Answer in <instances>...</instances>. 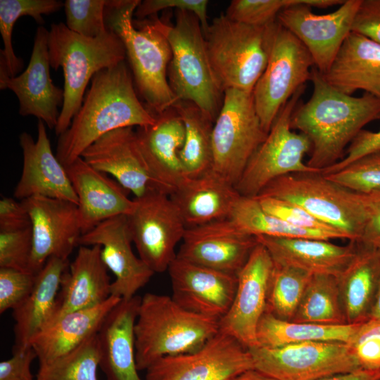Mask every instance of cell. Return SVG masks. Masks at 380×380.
Listing matches in <instances>:
<instances>
[{
    "mask_svg": "<svg viewBox=\"0 0 380 380\" xmlns=\"http://www.w3.org/2000/svg\"><path fill=\"white\" fill-rule=\"evenodd\" d=\"M300 3V0H233L224 14L238 23L265 26L275 22L286 8Z\"/></svg>",
    "mask_w": 380,
    "mask_h": 380,
    "instance_id": "obj_44",
    "label": "cell"
},
{
    "mask_svg": "<svg viewBox=\"0 0 380 380\" xmlns=\"http://www.w3.org/2000/svg\"><path fill=\"white\" fill-rule=\"evenodd\" d=\"M229 380H277L255 368L246 370Z\"/></svg>",
    "mask_w": 380,
    "mask_h": 380,
    "instance_id": "obj_55",
    "label": "cell"
},
{
    "mask_svg": "<svg viewBox=\"0 0 380 380\" xmlns=\"http://www.w3.org/2000/svg\"><path fill=\"white\" fill-rule=\"evenodd\" d=\"M34 141L27 132L19 136L23 151L22 173L14 191L15 198L23 201L44 196L78 204V198L65 167L53 154L45 123L38 120Z\"/></svg>",
    "mask_w": 380,
    "mask_h": 380,
    "instance_id": "obj_22",
    "label": "cell"
},
{
    "mask_svg": "<svg viewBox=\"0 0 380 380\" xmlns=\"http://www.w3.org/2000/svg\"><path fill=\"white\" fill-rule=\"evenodd\" d=\"M64 7L58 0H0V32L4 43L1 49L0 65L10 77H15L21 70L23 61L15 56L12 44L14 24L21 16L29 15L40 24L42 15H49Z\"/></svg>",
    "mask_w": 380,
    "mask_h": 380,
    "instance_id": "obj_38",
    "label": "cell"
},
{
    "mask_svg": "<svg viewBox=\"0 0 380 380\" xmlns=\"http://www.w3.org/2000/svg\"><path fill=\"white\" fill-rule=\"evenodd\" d=\"M267 136L253 92L225 89L213 129L212 170L235 186Z\"/></svg>",
    "mask_w": 380,
    "mask_h": 380,
    "instance_id": "obj_10",
    "label": "cell"
},
{
    "mask_svg": "<svg viewBox=\"0 0 380 380\" xmlns=\"http://www.w3.org/2000/svg\"><path fill=\"white\" fill-rule=\"evenodd\" d=\"M360 324L331 325L297 322L282 320L265 312L257 327L256 340L258 346L267 348L310 341L348 343Z\"/></svg>",
    "mask_w": 380,
    "mask_h": 380,
    "instance_id": "obj_34",
    "label": "cell"
},
{
    "mask_svg": "<svg viewBox=\"0 0 380 380\" xmlns=\"http://www.w3.org/2000/svg\"><path fill=\"white\" fill-rule=\"evenodd\" d=\"M172 298L182 308L220 321L229 311L237 276L176 257L167 270Z\"/></svg>",
    "mask_w": 380,
    "mask_h": 380,
    "instance_id": "obj_19",
    "label": "cell"
},
{
    "mask_svg": "<svg viewBox=\"0 0 380 380\" xmlns=\"http://www.w3.org/2000/svg\"><path fill=\"white\" fill-rule=\"evenodd\" d=\"M50 65L61 68L64 98L55 133L60 136L69 127L80 110L90 80L98 72L113 68L126 58L124 44L110 28L89 38L77 34L63 23H53L48 34Z\"/></svg>",
    "mask_w": 380,
    "mask_h": 380,
    "instance_id": "obj_3",
    "label": "cell"
},
{
    "mask_svg": "<svg viewBox=\"0 0 380 380\" xmlns=\"http://www.w3.org/2000/svg\"><path fill=\"white\" fill-rule=\"evenodd\" d=\"M99 358L96 333L65 355L39 364L34 380H99Z\"/></svg>",
    "mask_w": 380,
    "mask_h": 380,
    "instance_id": "obj_40",
    "label": "cell"
},
{
    "mask_svg": "<svg viewBox=\"0 0 380 380\" xmlns=\"http://www.w3.org/2000/svg\"><path fill=\"white\" fill-rule=\"evenodd\" d=\"M151 23L170 44L172 58L167 77L177 99L195 103L215 122L224 91L210 65L198 18L191 12L176 10L174 24L158 18Z\"/></svg>",
    "mask_w": 380,
    "mask_h": 380,
    "instance_id": "obj_5",
    "label": "cell"
},
{
    "mask_svg": "<svg viewBox=\"0 0 380 380\" xmlns=\"http://www.w3.org/2000/svg\"><path fill=\"white\" fill-rule=\"evenodd\" d=\"M36 275L30 272L0 267V313L16 308L29 295Z\"/></svg>",
    "mask_w": 380,
    "mask_h": 380,
    "instance_id": "obj_47",
    "label": "cell"
},
{
    "mask_svg": "<svg viewBox=\"0 0 380 380\" xmlns=\"http://www.w3.org/2000/svg\"><path fill=\"white\" fill-rule=\"evenodd\" d=\"M378 380H380V379H378Z\"/></svg>",
    "mask_w": 380,
    "mask_h": 380,
    "instance_id": "obj_58",
    "label": "cell"
},
{
    "mask_svg": "<svg viewBox=\"0 0 380 380\" xmlns=\"http://www.w3.org/2000/svg\"><path fill=\"white\" fill-rule=\"evenodd\" d=\"M227 219L241 232L253 236L331 240L323 233L293 227L267 213L255 198L241 196Z\"/></svg>",
    "mask_w": 380,
    "mask_h": 380,
    "instance_id": "obj_37",
    "label": "cell"
},
{
    "mask_svg": "<svg viewBox=\"0 0 380 380\" xmlns=\"http://www.w3.org/2000/svg\"><path fill=\"white\" fill-rule=\"evenodd\" d=\"M348 345L360 369L380 370V321L362 322Z\"/></svg>",
    "mask_w": 380,
    "mask_h": 380,
    "instance_id": "obj_45",
    "label": "cell"
},
{
    "mask_svg": "<svg viewBox=\"0 0 380 380\" xmlns=\"http://www.w3.org/2000/svg\"><path fill=\"white\" fill-rule=\"evenodd\" d=\"M255 198L265 211L293 227L323 233L330 239H346L341 232L319 220L298 205L270 196Z\"/></svg>",
    "mask_w": 380,
    "mask_h": 380,
    "instance_id": "obj_43",
    "label": "cell"
},
{
    "mask_svg": "<svg viewBox=\"0 0 380 380\" xmlns=\"http://www.w3.org/2000/svg\"><path fill=\"white\" fill-rule=\"evenodd\" d=\"M376 248V251H377V253L380 259V244L378 245Z\"/></svg>",
    "mask_w": 380,
    "mask_h": 380,
    "instance_id": "obj_57",
    "label": "cell"
},
{
    "mask_svg": "<svg viewBox=\"0 0 380 380\" xmlns=\"http://www.w3.org/2000/svg\"><path fill=\"white\" fill-rule=\"evenodd\" d=\"M362 0H346L330 13L318 15L311 9V0L282 10L278 23L295 35L310 53L315 67L324 74L352 32L353 21Z\"/></svg>",
    "mask_w": 380,
    "mask_h": 380,
    "instance_id": "obj_15",
    "label": "cell"
},
{
    "mask_svg": "<svg viewBox=\"0 0 380 380\" xmlns=\"http://www.w3.org/2000/svg\"><path fill=\"white\" fill-rule=\"evenodd\" d=\"M369 319L380 321V281L369 310L367 320Z\"/></svg>",
    "mask_w": 380,
    "mask_h": 380,
    "instance_id": "obj_56",
    "label": "cell"
},
{
    "mask_svg": "<svg viewBox=\"0 0 380 380\" xmlns=\"http://www.w3.org/2000/svg\"><path fill=\"white\" fill-rule=\"evenodd\" d=\"M378 151H380V129L372 132L363 129L349 144L344 157L336 164L324 169L322 174L338 172L356 160Z\"/></svg>",
    "mask_w": 380,
    "mask_h": 380,
    "instance_id": "obj_49",
    "label": "cell"
},
{
    "mask_svg": "<svg viewBox=\"0 0 380 380\" xmlns=\"http://www.w3.org/2000/svg\"><path fill=\"white\" fill-rule=\"evenodd\" d=\"M207 0H144L135 10L134 14L139 19L155 15L158 12L176 8V10L186 11L195 14L199 19L203 31L205 30L208 23Z\"/></svg>",
    "mask_w": 380,
    "mask_h": 380,
    "instance_id": "obj_48",
    "label": "cell"
},
{
    "mask_svg": "<svg viewBox=\"0 0 380 380\" xmlns=\"http://www.w3.org/2000/svg\"><path fill=\"white\" fill-rule=\"evenodd\" d=\"M186 228L229 218L241 197L235 186L212 170L185 177L170 195Z\"/></svg>",
    "mask_w": 380,
    "mask_h": 380,
    "instance_id": "obj_28",
    "label": "cell"
},
{
    "mask_svg": "<svg viewBox=\"0 0 380 380\" xmlns=\"http://www.w3.org/2000/svg\"><path fill=\"white\" fill-rule=\"evenodd\" d=\"M127 0H66L64 10L66 26L72 32L96 38L108 30L106 8L123 6Z\"/></svg>",
    "mask_w": 380,
    "mask_h": 380,
    "instance_id": "obj_41",
    "label": "cell"
},
{
    "mask_svg": "<svg viewBox=\"0 0 380 380\" xmlns=\"http://www.w3.org/2000/svg\"><path fill=\"white\" fill-rule=\"evenodd\" d=\"M258 196L274 197L298 205L341 232L350 241L361 240L367 224L361 194L341 186L322 173H293L279 177L268 184Z\"/></svg>",
    "mask_w": 380,
    "mask_h": 380,
    "instance_id": "obj_8",
    "label": "cell"
},
{
    "mask_svg": "<svg viewBox=\"0 0 380 380\" xmlns=\"http://www.w3.org/2000/svg\"><path fill=\"white\" fill-rule=\"evenodd\" d=\"M155 115L154 124L137 127V141L158 189L170 196L186 177L179 158L184 126L172 107Z\"/></svg>",
    "mask_w": 380,
    "mask_h": 380,
    "instance_id": "obj_24",
    "label": "cell"
},
{
    "mask_svg": "<svg viewBox=\"0 0 380 380\" xmlns=\"http://www.w3.org/2000/svg\"><path fill=\"white\" fill-rule=\"evenodd\" d=\"M291 321L320 324H346L337 277L312 274Z\"/></svg>",
    "mask_w": 380,
    "mask_h": 380,
    "instance_id": "obj_36",
    "label": "cell"
},
{
    "mask_svg": "<svg viewBox=\"0 0 380 380\" xmlns=\"http://www.w3.org/2000/svg\"><path fill=\"white\" fill-rule=\"evenodd\" d=\"M274 261L258 243L237 275L232 304L219 322V330L236 339L247 349L258 346L256 330L265 312Z\"/></svg>",
    "mask_w": 380,
    "mask_h": 380,
    "instance_id": "obj_17",
    "label": "cell"
},
{
    "mask_svg": "<svg viewBox=\"0 0 380 380\" xmlns=\"http://www.w3.org/2000/svg\"><path fill=\"white\" fill-rule=\"evenodd\" d=\"M184 126L179 158L186 177H198L212 170V136L215 120L195 103L178 100L172 106Z\"/></svg>",
    "mask_w": 380,
    "mask_h": 380,
    "instance_id": "obj_35",
    "label": "cell"
},
{
    "mask_svg": "<svg viewBox=\"0 0 380 380\" xmlns=\"http://www.w3.org/2000/svg\"><path fill=\"white\" fill-rule=\"evenodd\" d=\"M48 34L43 25L37 27L28 65L20 75L10 77L0 65V89H9L15 93L20 115H33L49 129H55L64 92L51 78Z\"/></svg>",
    "mask_w": 380,
    "mask_h": 380,
    "instance_id": "obj_18",
    "label": "cell"
},
{
    "mask_svg": "<svg viewBox=\"0 0 380 380\" xmlns=\"http://www.w3.org/2000/svg\"><path fill=\"white\" fill-rule=\"evenodd\" d=\"M81 158L96 170L110 175L135 198L153 190L160 191L139 151L133 127L106 133L89 146Z\"/></svg>",
    "mask_w": 380,
    "mask_h": 380,
    "instance_id": "obj_23",
    "label": "cell"
},
{
    "mask_svg": "<svg viewBox=\"0 0 380 380\" xmlns=\"http://www.w3.org/2000/svg\"><path fill=\"white\" fill-rule=\"evenodd\" d=\"M310 81L312 94L296 106L291 124L311 141L307 165L322 172L344 157L346 148L364 126L380 120V98L368 93L357 97L342 93L327 83L315 67Z\"/></svg>",
    "mask_w": 380,
    "mask_h": 380,
    "instance_id": "obj_1",
    "label": "cell"
},
{
    "mask_svg": "<svg viewBox=\"0 0 380 380\" xmlns=\"http://www.w3.org/2000/svg\"><path fill=\"white\" fill-rule=\"evenodd\" d=\"M380 370H367L359 369L353 372L326 376L318 380H378Z\"/></svg>",
    "mask_w": 380,
    "mask_h": 380,
    "instance_id": "obj_54",
    "label": "cell"
},
{
    "mask_svg": "<svg viewBox=\"0 0 380 380\" xmlns=\"http://www.w3.org/2000/svg\"><path fill=\"white\" fill-rule=\"evenodd\" d=\"M273 261L279 265L298 268L312 274H326L338 277L356 255L357 242L346 246L330 240L309 238L255 236Z\"/></svg>",
    "mask_w": 380,
    "mask_h": 380,
    "instance_id": "obj_29",
    "label": "cell"
},
{
    "mask_svg": "<svg viewBox=\"0 0 380 380\" xmlns=\"http://www.w3.org/2000/svg\"><path fill=\"white\" fill-rule=\"evenodd\" d=\"M101 253L99 245L80 246L62 275L51 323L67 313L100 305L111 296L112 281Z\"/></svg>",
    "mask_w": 380,
    "mask_h": 380,
    "instance_id": "obj_26",
    "label": "cell"
},
{
    "mask_svg": "<svg viewBox=\"0 0 380 380\" xmlns=\"http://www.w3.org/2000/svg\"><path fill=\"white\" fill-rule=\"evenodd\" d=\"M128 215L132 242L139 258L155 273L168 270L186 227L170 196L153 190L140 198Z\"/></svg>",
    "mask_w": 380,
    "mask_h": 380,
    "instance_id": "obj_12",
    "label": "cell"
},
{
    "mask_svg": "<svg viewBox=\"0 0 380 380\" xmlns=\"http://www.w3.org/2000/svg\"><path fill=\"white\" fill-rule=\"evenodd\" d=\"M277 20L265 26L233 21L220 15L203 31L210 65L223 91L253 90L263 73Z\"/></svg>",
    "mask_w": 380,
    "mask_h": 380,
    "instance_id": "obj_7",
    "label": "cell"
},
{
    "mask_svg": "<svg viewBox=\"0 0 380 380\" xmlns=\"http://www.w3.org/2000/svg\"><path fill=\"white\" fill-rule=\"evenodd\" d=\"M324 176L358 194L380 191V151L367 154L341 170Z\"/></svg>",
    "mask_w": 380,
    "mask_h": 380,
    "instance_id": "obj_42",
    "label": "cell"
},
{
    "mask_svg": "<svg viewBox=\"0 0 380 380\" xmlns=\"http://www.w3.org/2000/svg\"><path fill=\"white\" fill-rule=\"evenodd\" d=\"M32 248L31 227L0 232V267L30 272Z\"/></svg>",
    "mask_w": 380,
    "mask_h": 380,
    "instance_id": "obj_46",
    "label": "cell"
},
{
    "mask_svg": "<svg viewBox=\"0 0 380 380\" xmlns=\"http://www.w3.org/2000/svg\"><path fill=\"white\" fill-rule=\"evenodd\" d=\"M336 277L347 323L367 321L380 281L376 248L357 242L355 256Z\"/></svg>",
    "mask_w": 380,
    "mask_h": 380,
    "instance_id": "obj_33",
    "label": "cell"
},
{
    "mask_svg": "<svg viewBox=\"0 0 380 380\" xmlns=\"http://www.w3.org/2000/svg\"><path fill=\"white\" fill-rule=\"evenodd\" d=\"M141 297L121 299L98 333L99 367L106 380H141L136 361L134 324Z\"/></svg>",
    "mask_w": 380,
    "mask_h": 380,
    "instance_id": "obj_27",
    "label": "cell"
},
{
    "mask_svg": "<svg viewBox=\"0 0 380 380\" xmlns=\"http://www.w3.org/2000/svg\"><path fill=\"white\" fill-rule=\"evenodd\" d=\"M37 358L34 350L30 347L0 362V380H34L31 365Z\"/></svg>",
    "mask_w": 380,
    "mask_h": 380,
    "instance_id": "obj_51",
    "label": "cell"
},
{
    "mask_svg": "<svg viewBox=\"0 0 380 380\" xmlns=\"http://www.w3.org/2000/svg\"><path fill=\"white\" fill-rule=\"evenodd\" d=\"M254 368L277 380H318L360 369L348 343L310 341L248 349Z\"/></svg>",
    "mask_w": 380,
    "mask_h": 380,
    "instance_id": "obj_13",
    "label": "cell"
},
{
    "mask_svg": "<svg viewBox=\"0 0 380 380\" xmlns=\"http://www.w3.org/2000/svg\"><path fill=\"white\" fill-rule=\"evenodd\" d=\"M312 275L304 270L274 262L265 312L278 319L291 321Z\"/></svg>",
    "mask_w": 380,
    "mask_h": 380,
    "instance_id": "obj_39",
    "label": "cell"
},
{
    "mask_svg": "<svg viewBox=\"0 0 380 380\" xmlns=\"http://www.w3.org/2000/svg\"><path fill=\"white\" fill-rule=\"evenodd\" d=\"M305 86L282 107L265 141L251 158L235 188L242 196L255 198L274 179L293 173H322L303 162L312 144L303 133L292 131L291 117Z\"/></svg>",
    "mask_w": 380,
    "mask_h": 380,
    "instance_id": "obj_9",
    "label": "cell"
},
{
    "mask_svg": "<svg viewBox=\"0 0 380 380\" xmlns=\"http://www.w3.org/2000/svg\"><path fill=\"white\" fill-rule=\"evenodd\" d=\"M314 66L303 44L277 20L267 66L253 90L256 111L267 134L285 103L310 80Z\"/></svg>",
    "mask_w": 380,
    "mask_h": 380,
    "instance_id": "obj_11",
    "label": "cell"
},
{
    "mask_svg": "<svg viewBox=\"0 0 380 380\" xmlns=\"http://www.w3.org/2000/svg\"><path fill=\"white\" fill-rule=\"evenodd\" d=\"M68 265V260L49 258L37 274L29 295L13 310L15 321L13 353L29 348L32 339L51 323L62 275Z\"/></svg>",
    "mask_w": 380,
    "mask_h": 380,
    "instance_id": "obj_30",
    "label": "cell"
},
{
    "mask_svg": "<svg viewBox=\"0 0 380 380\" xmlns=\"http://www.w3.org/2000/svg\"><path fill=\"white\" fill-rule=\"evenodd\" d=\"M352 32L380 44V0H362Z\"/></svg>",
    "mask_w": 380,
    "mask_h": 380,
    "instance_id": "obj_50",
    "label": "cell"
},
{
    "mask_svg": "<svg viewBox=\"0 0 380 380\" xmlns=\"http://www.w3.org/2000/svg\"><path fill=\"white\" fill-rule=\"evenodd\" d=\"M361 195L367 220L359 242L376 247L380 244V191Z\"/></svg>",
    "mask_w": 380,
    "mask_h": 380,
    "instance_id": "obj_53",
    "label": "cell"
},
{
    "mask_svg": "<svg viewBox=\"0 0 380 380\" xmlns=\"http://www.w3.org/2000/svg\"><path fill=\"white\" fill-rule=\"evenodd\" d=\"M132 239L127 215H119L98 224L81 235L79 246H101V258L115 276L111 295L129 299L143 288L154 272L132 248Z\"/></svg>",
    "mask_w": 380,
    "mask_h": 380,
    "instance_id": "obj_21",
    "label": "cell"
},
{
    "mask_svg": "<svg viewBox=\"0 0 380 380\" xmlns=\"http://www.w3.org/2000/svg\"><path fill=\"white\" fill-rule=\"evenodd\" d=\"M258 243L225 219L187 228L177 257L237 276Z\"/></svg>",
    "mask_w": 380,
    "mask_h": 380,
    "instance_id": "obj_20",
    "label": "cell"
},
{
    "mask_svg": "<svg viewBox=\"0 0 380 380\" xmlns=\"http://www.w3.org/2000/svg\"><path fill=\"white\" fill-rule=\"evenodd\" d=\"M20 201L31 220L33 248L30 272L37 274L51 257L68 260L82 235L77 205L44 196Z\"/></svg>",
    "mask_w": 380,
    "mask_h": 380,
    "instance_id": "obj_16",
    "label": "cell"
},
{
    "mask_svg": "<svg viewBox=\"0 0 380 380\" xmlns=\"http://www.w3.org/2000/svg\"><path fill=\"white\" fill-rule=\"evenodd\" d=\"M253 368L248 349L219 330L195 351L153 362L146 369L144 380H229Z\"/></svg>",
    "mask_w": 380,
    "mask_h": 380,
    "instance_id": "obj_14",
    "label": "cell"
},
{
    "mask_svg": "<svg viewBox=\"0 0 380 380\" xmlns=\"http://www.w3.org/2000/svg\"><path fill=\"white\" fill-rule=\"evenodd\" d=\"M91 81L80 110L67 130L58 136L56 156L64 167L108 132L156 121V115L139 101L125 61L98 72Z\"/></svg>",
    "mask_w": 380,
    "mask_h": 380,
    "instance_id": "obj_2",
    "label": "cell"
},
{
    "mask_svg": "<svg viewBox=\"0 0 380 380\" xmlns=\"http://www.w3.org/2000/svg\"><path fill=\"white\" fill-rule=\"evenodd\" d=\"M31 227L30 215L21 201L10 197L0 200V232H12Z\"/></svg>",
    "mask_w": 380,
    "mask_h": 380,
    "instance_id": "obj_52",
    "label": "cell"
},
{
    "mask_svg": "<svg viewBox=\"0 0 380 380\" xmlns=\"http://www.w3.org/2000/svg\"><path fill=\"white\" fill-rule=\"evenodd\" d=\"M139 0H127L123 6L108 8L106 24L122 41L137 89L145 106L154 115L172 108L178 101L167 77L172 58L170 44L149 21L137 29L132 16Z\"/></svg>",
    "mask_w": 380,
    "mask_h": 380,
    "instance_id": "obj_6",
    "label": "cell"
},
{
    "mask_svg": "<svg viewBox=\"0 0 380 380\" xmlns=\"http://www.w3.org/2000/svg\"><path fill=\"white\" fill-rule=\"evenodd\" d=\"M322 75L327 83L346 94L363 90L380 98V44L351 32Z\"/></svg>",
    "mask_w": 380,
    "mask_h": 380,
    "instance_id": "obj_31",
    "label": "cell"
},
{
    "mask_svg": "<svg viewBox=\"0 0 380 380\" xmlns=\"http://www.w3.org/2000/svg\"><path fill=\"white\" fill-rule=\"evenodd\" d=\"M121 299L111 295L104 303L67 313L41 330L30 342L39 364L65 355L98 333L108 312Z\"/></svg>",
    "mask_w": 380,
    "mask_h": 380,
    "instance_id": "obj_32",
    "label": "cell"
},
{
    "mask_svg": "<svg viewBox=\"0 0 380 380\" xmlns=\"http://www.w3.org/2000/svg\"><path fill=\"white\" fill-rule=\"evenodd\" d=\"M78 198V213L82 235L100 223L119 215H128L135 200L115 179L77 158L65 167Z\"/></svg>",
    "mask_w": 380,
    "mask_h": 380,
    "instance_id": "obj_25",
    "label": "cell"
},
{
    "mask_svg": "<svg viewBox=\"0 0 380 380\" xmlns=\"http://www.w3.org/2000/svg\"><path fill=\"white\" fill-rule=\"evenodd\" d=\"M219 322L182 308L171 296L145 293L134 324L138 370L162 357L199 349L219 331Z\"/></svg>",
    "mask_w": 380,
    "mask_h": 380,
    "instance_id": "obj_4",
    "label": "cell"
}]
</instances>
